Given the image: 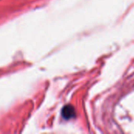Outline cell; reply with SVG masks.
Listing matches in <instances>:
<instances>
[{
    "label": "cell",
    "mask_w": 134,
    "mask_h": 134,
    "mask_svg": "<svg viewBox=\"0 0 134 134\" xmlns=\"http://www.w3.org/2000/svg\"><path fill=\"white\" fill-rule=\"evenodd\" d=\"M62 115H63V117L65 118L66 119H69L74 117L75 116V110H74V108L72 106H71V105L65 106L63 108Z\"/></svg>",
    "instance_id": "cell-1"
}]
</instances>
